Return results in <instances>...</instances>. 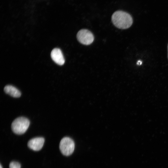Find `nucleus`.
Masks as SVG:
<instances>
[{
	"mask_svg": "<svg viewBox=\"0 0 168 168\" xmlns=\"http://www.w3.org/2000/svg\"><path fill=\"white\" fill-rule=\"evenodd\" d=\"M111 20L113 24L120 29H126L132 25L133 20L131 16L122 11L115 12L112 15Z\"/></svg>",
	"mask_w": 168,
	"mask_h": 168,
	"instance_id": "nucleus-1",
	"label": "nucleus"
},
{
	"mask_svg": "<svg viewBox=\"0 0 168 168\" xmlns=\"http://www.w3.org/2000/svg\"><path fill=\"white\" fill-rule=\"evenodd\" d=\"M30 123L28 119L23 117H19L15 119L12 122V129L14 133L22 134L28 129Z\"/></svg>",
	"mask_w": 168,
	"mask_h": 168,
	"instance_id": "nucleus-2",
	"label": "nucleus"
},
{
	"mask_svg": "<svg viewBox=\"0 0 168 168\" xmlns=\"http://www.w3.org/2000/svg\"><path fill=\"white\" fill-rule=\"evenodd\" d=\"M74 148V142L71 138L65 137L61 140L59 144V149L63 155H70L73 153Z\"/></svg>",
	"mask_w": 168,
	"mask_h": 168,
	"instance_id": "nucleus-3",
	"label": "nucleus"
},
{
	"mask_svg": "<svg viewBox=\"0 0 168 168\" xmlns=\"http://www.w3.org/2000/svg\"><path fill=\"white\" fill-rule=\"evenodd\" d=\"M77 37L79 42L85 45L91 44L94 40L92 33L86 29H82L79 30L77 34Z\"/></svg>",
	"mask_w": 168,
	"mask_h": 168,
	"instance_id": "nucleus-4",
	"label": "nucleus"
},
{
	"mask_svg": "<svg viewBox=\"0 0 168 168\" xmlns=\"http://www.w3.org/2000/svg\"><path fill=\"white\" fill-rule=\"evenodd\" d=\"M44 142V139L43 138L36 137L30 140L27 145L30 149L35 151H38L42 148Z\"/></svg>",
	"mask_w": 168,
	"mask_h": 168,
	"instance_id": "nucleus-5",
	"label": "nucleus"
},
{
	"mask_svg": "<svg viewBox=\"0 0 168 168\" xmlns=\"http://www.w3.org/2000/svg\"><path fill=\"white\" fill-rule=\"evenodd\" d=\"M51 56L52 59L57 64L63 65L65 59L61 50L58 48H54L52 51Z\"/></svg>",
	"mask_w": 168,
	"mask_h": 168,
	"instance_id": "nucleus-6",
	"label": "nucleus"
},
{
	"mask_svg": "<svg viewBox=\"0 0 168 168\" xmlns=\"http://www.w3.org/2000/svg\"><path fill=\"white\" fill-rule=\"evenodd\" d=\"M4 90L6 93L14 97H19L21 95V92L18 89L12 85L6 86Z\"/></svg>",
	"mask_w": 168,
	"mask_h": 168,
	"instance_id": "nucleus-7",
	"label": "nucleus"
},
{
	"mask_svg": "<svg viewBox=\"0 0 168 168\" xmlns=\"http://www.w3.org/2000/svg\"><path fill=\"white\" fill-rule=\"evenodd\" d=\"M9 168H21V165L18 162L16 161H12L10 163Z\"/></svg>",
	"mask_w": 168,
	"mask_h": 168,
	"instance_id": "nucleus-8",
	"label": "nucleus"
},
{
	"mask_svg": "<svg viewBox=\"0 0 168 168\" xmlns=\"http://www.w3.org/2000/svg\"><path fill=\"white\" fill-rule=\"evenodd\" d=\"M142 63V62L140 60H138L137 63V64L138 65H141Z\"/></svg>",
	"mask_w": 168,
	"mask_h": 168,
	"instance_id": "nucleus-9",
	"label": "nucleus"
},
{
	"mask_svg": "<svg viewBox=\"0 0 168 168\" xmlns=\"http://www.w3.org/2000/svg\"><path fill=\"white\" fill-rule=\"evenodd\" d=\"M0 168H2V167L1 164L0 165Z\"/></svg>",
	"mask_w": 168,
	"mask_h": 168,
	"instance_id": "nucleus-10",
	"label": "nucleus"
},
{
	"mask_svg": "<svg viewBox=\"0 0 168 168\" xmlns=\"http://www.w3.org/2000/svg\"><path fill=\"white\" fill-rule=\"evenodd\" d=\"M167 49H168V46H167Z\"/></svg>",
	"mask_w": 168,
	"mask_h": 168,
	"instance_id": "nucleus-11",
	"label": "nucleus"
}]
</instances>
